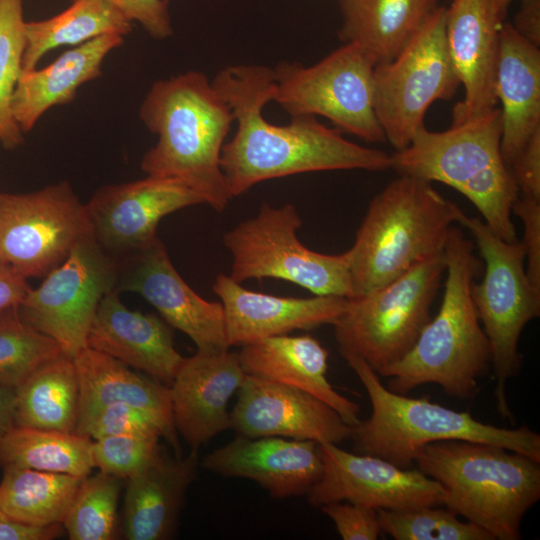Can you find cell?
<instances>
[{
	"label": "cell",
	"mask_w": 540,
	"mask_h": 540,
	"mask_svg": "<svg viewBox=\"0 0 540 540\" xmlns=\"http://www.w3.org/2000/svg\"><path fill=\"white\" fill-rule=\"evenodd\" d=\"M238 356L246 374L305 391L328 404L348 425L359 423V405L332 387L326 376L329 353L311 335L257 340L244 345Z\"/></svg>",
	"instance_id": "obj_24"
},
{
	"label": "cell",
	"mask_w": 540,
	"mask_h": 540,
	"mask_svg": "<svg viewBox=\"0 0 540 540\" xmlns=\"http://www.w3.org/2000/svg\"><path fill=\"white\" fill-rule=\"evenodd\" d=\"M64 354L50 337L27 324L17 307L0 311V385L19 387L42 364Z\"/></svg>",
	"instance_id": "obj_34"
},
{
	"label": "cell",
	"mask_w": 540,
	"mask_h": 540,
	"mask_svg": "<svg viewBox=\"0 0 540 540\" xmlns=\"http://www.w3.org/2000/svg\"><path fill=\"white\" fill-rule=\"evenodd\" d=\"M446 266L444 254L422 261L386 285L349 299L334 323L340 353L361 357L379 376L414 346Z\"/></svg>",
	"instance_id": "obj_9"
},
{
	"label": "cell",
	"mask_w": 540,
	"mask_h": 540,
	"mask_svg": "<svg viewBox=\"0 0 540 540\" xmlns=\"http://www.w3.org/2000/svg\"><path fill=\"white\" fill-rule=\"evenodd\" d=\"M380 531L396 540H494L469 521H461L450 510L421 507L411 510H377Z\"/></svg>",
	"instance_id": "obj_37"
},
{
	"label": "cell",
	"mask_w": 540,
	"mask_h": 540,
	"mask_svg": "<svg viewBox=\"0 0 540 540\" xmlns=\"http://www.w3.org/2000/svg\"><path fill=\"white\" fill-rule=\"evenodd\" d=\"M301 226L293 204L273 207L263 203L254 218L224 234L223 243L233 257L229 276L238 283L281 279L314 295L353 298L348 250L323 254L307 248L297 237Z\"/></svg>",
	"instance_id": "obj_10"
},
{
	"label": "cell",
	"mask_w": 540,
	"mask_h": 540,
	"mask_svg": "<svg viewBox=\"0 0 540 540\" xmlns=\"http://www.w3.org/2000/svg\"><path fill=\"white\" fill-rule=\"evenodd\" d=\"M73 361L79 382L78 415L114 403L136 407L157 420L163 437L179 452L168 386L88 346Z\"/></svg>",
	"instance_id": "obj_27"
},
{
	"label": "cell",
	"mask_w": 540,
	"mask_h": 540,
	"mask_svg": "<svg viewBox=\"0 0 540 540\" xmlns=\"http://www.w3.org/2000/svg\"><path fill=\"white\" fill-rule=\"evenodd\" d=\"M230 419L231 428L248 438L277 436L338 444L352 434V426L319 398L248 374Z\"/></svg>",
	"instance_id": "obj_18"
},
{
	"label": "cell",
	"mask_w": 540,
	"mask_h": 540,
	"mask_svg": "<svg viewBox=\"0 0 540 540\" xmlns=\"http://www.w3.org/2000/svg\"><path fill=\"white\" fill-rule=\"evenodd\" d=\"M79 382L73 358L65 354L42 364L16 388L15 425L75 432Z\"/></svg>",
	"instance_id": "obj_30"
},
{
	"label": "cell",
	"mask_w": 540,
	"mask_h": 540,
	"mask_svg": "<svg viewBox=\"0 0 540 540\" xmlns=\"http://www.w3.org/2000/svg\"><path fill=\"white\" fill-rule=\"evenodd\" d=\"M60 531V524L33 527L18 523L0 508V540H49L59 535Z\"/></svg>",
	"instance_id": "obj_44"
},
{
	"label": "cell",
	"mask_w": 540,
	"mask_h": 540,
	"mask_svg": "<svg viewBox=\"0 0 540 540\" xmlns=\"http://www.w3.org/2000/svg\"><path fill=\"white\" fill-rule=\"evenodd\" d=\"M198 465V450H191L187 456L176 459L160 454L128 478L123 536L128 540L170 539Z\"/></svg>",
	"instance_id": "obj_25"
},
{
	"label": "cell",
	"mask_w": 540,
	"mask_h": 540,
	"mask_svg": "<svg viewBox=\"0 0 540 540\" xmlns=\"http://www.w3.org/2000/svg\"><path fill=\"white\" fill-rule=\"evenodd\" d=\"M212 289L223 305L229 347L294 330L334 325L349 301L331 295L293 298L255 292L225 274L216 277Z\"/></svg>",
	"instance_id": "obj_22"
},
{
	"label": "cell",
	"mask_w": 540,
	"mask_h": 540,
	"mask_svg": "<svg viewBox=\"0 0 540 540\" xmlns=\"http://www.w3.org/2000/svg\"><path fill=\"white\" fill-rule=\"evenodd\" d=\"M116 7L129 21L136 22L155 39L173 34L168 0H104Z\"/></svg>",
	"instance_id": "obj_41"
},
{
	"label": "cell",
	"mask_w": 540,
	"mask_h": 540,
	"mask_svg": "<svg viewBox=\"0 0 540 540\" xmlns=\"http://www.w3.org/2000/svg\"><path fill=\"white\" fill-rule=\"evenodd\" d=\"M91 235L85 204L67 181L0 192V263L25 279L44 278Z\"/></svg>",
	"instance_id": "obj_13"
},
{
	"label": "cell",
	"mask_w": 540,
	"mask_h": 540,
	"mask_svg": "<svg viewBox=\"0 0 540 540\" xmlns=\"http://www.w3.org/2000/svg\"><path fill=\"white\" fill-rule=\"evenodd\" d=\"M30 288L27 279L0 263V311L17 307Z\"/></svg>",
	"instance_id": "obj_46"
},
{
	"label": "cell",
	"mask_w": 540,
	"mask_h": 540,
	"mask_svg": "<svg viewBox=\"0 0 540 540\" xmlns=\"http://www.w3.org/2000/svg\"><path fill=\"white\" fill-rule=\"evenodd\" d=\"M447 272L437 315L423 328L411 350L380 376L387 389L406 395L423 384H437L459 399L473 397L491 365V347L481 326L472 285L482 268L474 246L451 227L444 249Z\"/></svg>",
	"instance_id": "obj_3"
},
{
	"label": "cell",
	"mask_w": 540,
	"mask_h": 540,
	"mask_svg": "<svg viewBox=\"0 0 540 540\" xmlns=\"http://www.w3.org/2000/svg\"><path fill=\"white\" fill-rule=\"evenodd\" d=\"M202 465L224 477L253 480L277 499L307 495L323 472L317 442L277 436L238 435L205 455Z\"/></svg>",
	"instance_id": "obj_21"
},
{
	"label": "cell",
	"mask_w": 540,
	"mask_h": 540,
	"mask_svg": "<svg viewBox=\"0 0 540 540\" xmlns=\"http://www.w3.org/2000/svg\"><path fill=\"white\" fill-rule=\"evenodd\" d=\"M376 64L372 54L352 42L309 67L282 62L273 70V101L291 116L320 115L365 141H386L374 108Z\"/></svg>",
	"instance_id": "obj_11"
},
{
	"label": "cell",
	"mask_w": 540,
	"mask_h": 540,
	"mask_svg": "<svg viewBox=\"0 0 540 540\" xmlns=\"http://www.w3.org/2000/svg\"><path fill=\"white\" fill-rule=\"evenodd\" d=\"M318 444L323 472L306 495L311 506L346 501L398 511L444 504L443 487L419 469L347 452L330 442Z\"/></svg>",
	"instance_id": "obj_15"
},
{
	"label": "cell",
	"mask_w": 540,
	"mask_h": 540,
	"mask_svg": "<svg viewBox=\"0 0 540 540\" xmlns=\"http://www.w3.org/2000/svg\"><path fill=\"white\" fill-rule=\"evenodd\" d=\"M341 355L362 382L372 405L369 419L352 426L354 453L411 468L425 445L466 440L501 446L540 462V435L528 427H496L474 419L468 412L392 392L361 357L348 352Z\"/></svg>",
	"instance_id": "obj_7"
},
{
	"label": "cell",
	"mask_w": 540,
	"mask_h": 540,
	"mask_svg": "<svg viewBox=\"0 0 540 540\" xmlns=\"http://www.w3.org/2000/svg\"><path fill=\"white\" fill-rule=\"evenodd\" d=\"M460 85L447 47L445 7L438 6L393 60L374 69L375 113L395 151L425 126L430 105L451 99Z\"/></svg>",
	"instance_id": "obj_12"
},
{
	"label": "cell",
	"mask_w": 540,
	"mask_h": 540,
	"mask_svg": "<svg viewBox=\"0 0 540 540\" xmlns=\"http://www.w3.org/2000/svg\"><path fill=\"white\" fill-rule=\"evenodd\" d=\"M512 213L523 222L522 243L527 259V276L531 283L540 289V199L519 194L513 204Z\"/></svg>",
	"instance_id": "obj_42"
},
{
	"label": "cell",
	"mask_w": 540,
	"mask_h": 540,
	"mask_svg": "<svg viewBox=\"0 0 540 540\" xmlns=\"http://www.w3.org/2000/svg\"><path fill=\"white\" fill-rule=\"evenodd\" d=\"M418 469L445 491L444 504L493 539H521V522L540 499V462L501 446L466 440L425 445Z\"/></svg>",
	"instance_id": "obj_4"
},
{
	"label": "cell",
	"mask_w": 540,
	"mask_h": 540,
	"mask_svg": "<svg viewBox=\"0 0 540 540\" xmlns=\"http://www.w3.org/2000/svg\"><path fill=\"white\" fill-rule=\"evenodd\" d=\"M139 118L158 137L141 160L142 171L179 179L214 210L223 211L233 197L220 158L235 121L208 77L188 71L156 81L140 105Z\"/></svg>",
	"instance_id": "obj_2"
},
{
	"label": "cell",
	"mask_w": 540,
	"mask_h": 540,
	"mask_svg": "<svg viewBox=\"0 0 540 540\" xmlns=\"http://www.w3.org/2000/svg\"><path fill=\"white\" fill-rule=\"evenodd\" d=\"M120 478L98 472L86 476L63 521L71 540L115 538Z\"/></svg>",
	"instance_id": "obj_36"
},
{
	"label": "cell",
	"mask_w": 540,
	"mask_h": 540,
	"mask_svg": "<svg viewBox=\"0 0 540 540\" xmlns=\"http://www.w3.org/2000/svg\"><path fill=\"white\" fill-rule=\"evenodd\" d=\"M16 388L0 385V439L15 426Z\"/></svg>",
	"instance_id": "obj_47"
},
{
	"label": "cell",
	"mask_w": 540,
	"mask_h": 540,
	"mask_svg": "<svg viewBox=\"0 0 540 540\" xmlns=\"http://www.w3.org/2000/svg\"><path fill=\"white\" fill-rule=\"evenodd\" d=\"M118 274L117 259L88 236L37 288L29 289L17 311L27 324L52 338L65 355L74 358L87 346L100 301L117 290Z\"/></svg>",
	"instance_id": "obj_14"
},
{
	"label": "cell",
	"mask_w": 540,
	"mask_h": 540,
	"mask_svg": "<svg viewBox=\"0 0 540 540\" xmlns=\"http://www.w3.org/2000/svg\"><path fill=\"white\" fill-rule=\"evenodd\" d=\"M461 212L431 182L404 175L391 181L370 202L348 250L353 298L444 254L450 229Z\"/></svg>",
	"instance_id": "obj_6"
},
{
	"label": "cell",
	"mask_w": 540,
	"mask_h": 540,
	"mask_svg": "<svg viewBox=\"0 0 540 540\" xmlns=\"http://www.w3.org/2000/svg\"><path fill=\"white\" fill-rule=\"evenodd\" d=\"M23 2L0 0V144L5 149H15L24 142V133L12 112L25 49Z\"/></svg>",
	"instance_id": "obj_35"
},
{
	"label": "cell",
	"mask_w": 540,
	"mask_h": 540,
	"mask_svg": "<svg viewBox=\"0 0 540 540\" xmlns=\"http://www.w3.org/2000/svg\"><path fill=\"white\" fill-rule=\"evenodd\" d=\"M321 510L335 524L344 540H376L380 527L377 510L346 501L322 505Z\"/></svg>",
	"instance_id": "obj_40"
},
{
	"label": "cell",
	"mask_w": 540,
	"mask_h": 540,
	"mask_svg": "<svg viewBox=\"0 0 540 540\" xmlns=\"http://www.w3.org/2000/svg\"><path fill=\"white\" fill-rule=\"evenodd\" d=\"M500 108L445 131L420 128L410 144L391 155L399 175L440 182L464 195L501 239L516 242L512 207L519 190L501 154Z\"/></svg>",
	"instance_id": "obj_5"
},
{
	"label": "cell",
	"mask_w": 540,
	"mask_h": 540,
	"mask_svg": "<svg viewBox=\"0 0 540 540\" xmlns=\"http://www.w3.org/2000/svg\"><path fill=\"white\" fill-rule=\"evenodd\" d=\"M129 21L116 7L104 0H72V4L48 19L25 23V49L22 70L35 69L50 50L65 45H81L103 35L126 36Z\"/></svg>",
	"instance_id": "obj_31"
},
{
	"label": "cell",
	"mask_w": 540,
	"mask_h": 540,
	"mask_svg": "<svg viewBox=\"0 0 540 540\" xmlns=\"http://www.w3.org/2000/svg\"><path fill=\"white\" fill-rule=\"evenodd\" d=\"M87 346L170 384L184 359L168 326L154 315L127 308L117 290L100 301Z\"/></svg>",
	"instance_id": "obj_23"
},
{
	"label": "cell",
	"mask_w": 540,
	"mask_h": 540,
	"mask_svg": "<svg viewBox=\"0 0 540 540\" xmlns=\"http://www.w3.org/2000/svg\"><path fill=\"white\" fill-rule=\"evenodd\" d=\"M504 21L490 0H450L445 8L448 51L464 87L452 124L480 117L496 107V72Z\"/></svg>",
	"instance_id": "obj_19"
},
{
	"label": "cell",
	"mask_w": 540,
	"mask_h": 540,
	"mask_svg": "<svg viewBox=\"0 0 540 540\" xmlns=\"http://www.w3.org/2000/svg\"><path fill=\"white\" fill-rule=\"evenodd\" d=\"M212 84L237 122L220 158L232 197L259 182L295 174L391 169V155L348 141L313 115L291 116L287 125L268 122L263 108L273 101L275 87L274 71L268 67L229 66L217 73Z\"/></svg>",
	"instance_id": "obj_1"
},
{
	"label": "cell",
	"mask_w": 540,
	"mask_h": 540,
	"mask_svg": "<svg viewBox=\"0 0 540 540\" xmlns=\"http://www.w3.org/2000/svg\"><path fill=\"white\" fill-rule=\"evenodd\" d=\"M245 377L229 349L197 350L183 359L169 390L175 428L191 450L231 428L227 404Z\"/></svg>",
	"instance_id": "obj_20"
},
{
	"label": "cell",
	"mask_w": 540,
	"mask_h": 540,
	"mask_svg": "<svg viewBox=\"0 0 540 540\" xmlns=\"http://www.w3.org/2000/svg\"><path fill=\"white\" fill-rule=\"evenodd\" d=\"M515 31L531 44L540 46V0H520L511 24Z\"/></svg>",
	"instance_id": "obj_45"
},
{
	"label": "cell",
	"mask_w": 540,
	"mask_h": 540,
	"mask_svg": "<svg viewBox=\"0 0 540 540\" xmlns=\"http://www.w3.org/2000/svg\"><path fill=\"white\" fill-rule=\"evenodd\" d=\"M509 170L520 195L540 199V129L515 156Z\"/></svg>",
	"instance_id": "obj_43"
},
{
	"label": "cell",
	"mask_w": 540,
	"mask_h": 540,
	"mask_svg": "<svg viewBox=\"0 0 540 540\" xmlns=\"http://www.w3.org/2000/svg\"><path fill=\"white\" fill-rule=\"evenodd\" d=\"M0 508L33 527L62 524L84 478L30 468H2Z\"/></svg>",
	"instance_id": "obj_32"
},
{
	"label": "cell",
	"mask_w": 540,
	"mask_h": 540,
	"mask_svg": "<svg viewBox=\"0 0 540 540\" xmlns=\"http://www.w3.org/2000/svg\"><path fill=\"white\" fill-rule=\"evenodd\" d=\"M118 262V292L141 295L198 350L229 349L222 303L203 299L183 280L159 238Z\"/></svg>",
	"instance_id": "obj_17"
},
{
	"label": "cell",
	"mask_w": 540,
	"mask_h": 540,
	"mask_svg": "<svg viewBox=\"0 0 540 540\" xmlns=\"http://www.w3.org/2000/svg\"><path fill=\"white\" fill-rule=\"evenodd\" d=\"M499 17L505 21L508 7L513 0H490Z\"/></svg>",
	"instance_id": "obj_48"
},
{
	"label": "cell",
	"mask_w": 540,
	"mask_h": 540,
	"mask_svg": "<svg viewBox=\"0 0 540 540\" xmlns=\"http://www.w3.org/2000/svg\"><path fill=\"white\" fill-rule=\"evenodd\" d=\"M458 223L474 237L485 264L482 280L473 283L471 294L491 347L497 410L514 422L506 384L521 370L519 340L526 324L540 315V289L527 276L522 241H504L483 220L463 211Z\"/></svg>",
	"instance_id": "obj_8"
},
{
	"label": "cell",
	"mask_w": 540,
	"mask_h": 540,
	"mask_svg": "<svg viewBox=\"0 0 540 540\" xmlns=\"http://www.w3.org/2000/svg\"><path fill=\"white\" fill-rule=\"evenodd\" d=\"M203 203L202 196L183 181L148 175L99 188L85 207L94 240L112 257L119 254L123 259L158 238L163 217Z\"/></svg>",
	"instance_id": "obj_16"
},
{
	"label": "cell",
	"mask_w": 540,
	"mask_h": 540,
	"mask_svg": "<svg viewBox=\"0 0 540 540\" xmlns=\"http://www.w3.org/2000/svg\"><path fill=\"white\" fill-rule=\"evenodd\" d=\"M92 441L75 432L15 425L0 439V467L16 466L85 478L95 468Z\"/></svg>",
	"instance_id": "obj_33"
},
{
	"label": "cell",
	"mask_w": 540,
	"mask_h": 540,
	"mask_svg": "<svg viewBox=\"0 0 540 540\" xmlns=\"http://www.w3.org/2000/svg\"><path fill=\"white\" fill-rule=\"evenodd\" d=\"M75 433L93 440L123 434L164 436L161 425L151 415L124 403L109 404L78 415Z\"/></svg>",
	"instance_id": "obj_39"
},
{
	"label": "cell",
	"mask_w": 540,
	"mask_h": 540,
	"mask_svg": "<svg viewBox=\"0 0 540 540\" xmlns=\"http://www.w3.org/2000/svg\"><path fill=\"white\" fill-rule=\"evenodd\" d=\"M159 438L152 434H123L93 440L94 467L127 480L161 454Z\"/></svg>",
	"instance_id": "obj_38"
},
{
	"label": "cell",
	"mask_w": 540,
	"mask_h": 540,
	"mask_svg": "<svg viewBox=\"0 0 540 540\" xmlns=\"http://www.w3.org/2000/svg\"><path fill=\"white\" fill-rule=\"evenodd\" d=\"M339 38L356 43L377 63L393 60L438 7V0H339Z\"/></svg>",
	"instance_id": "obj_29"
},
{
	"label": "cell",
	"mask_w": 540,
	"mask_h": 540,
	"mask_svg": "<svg viewBox=\"0 0 540 540\" xmlns=\"http://www.w3.org/2000/svg\"><path fill=\"white\" fill-rule=\"evenodd\" d=\"M495 90L501 103V154L509 168L540 129V50L508 22L500 30Z\"/></svg>",
	"instance_id": "obj_26"
},
{
	"label": "cell",
	"mask_w": 540,
	"mask_h": 540,
	"mask_svg": "<svg viewBox=\"0 0 540 540\" xmlns=\"http://www.w3.org/2000/svg\"><path fill=\"white\" fill-rule=\"evenodd\" d=\"M123 42V36L103 35L42 69L22 70L12 97V112L22 132H30L46 111L71 102L83 84L100 77L104 59Z\"/></svg>",
	"instance_id": "obj_28"
}]
</instances>
